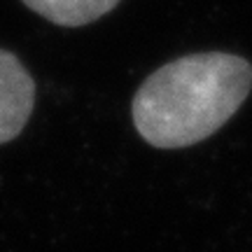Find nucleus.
I'll return each instance as SVG.
<instances>
[{"instance_id": "1", "label": "nucleus", "mask_w": 252, "mask_h": 252, "mask_svg": "<svg viewBox=\"0 0 252 252\" xmlns=\"http://www.w3.org/2000/svg\"><path fill=\"white\" fill-rule=\"evenodd\" d=\"M252 89L250 63L224 52L180 56L135 91L131 117L145 143L180 150L220 131Z\"/></svg>"}, {"instance_id": "2", "label": "nucleus", "mask_w": 252, "mask_h": 252, "mask_svg": "<svg viewBox=\"0 0 252 252\" xmlns=\"http://www.w3.org/2000/svg\"><path fill=\"white\" fill-rule=\"evenodd\" d=\"M35 108V80L17 54L0 49V145L14 140Z\"/></svg>"}, {"instance_id": "3", "label": "nucleus", "mask_w": 252, "mask_h": 252, "mask_svg": "<svg viewBox=\"0 0 252 252\" xmlns=\"http://www.w3.org/2000/svg\"><path fill=\"white\" fill-rule=\"evenodd\" d=\"M28 9L56 26H87L117 7L119 0H21Z\"/></svg>"}]
</instances>
